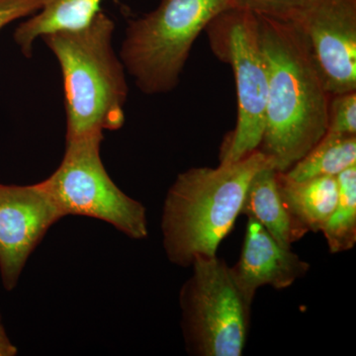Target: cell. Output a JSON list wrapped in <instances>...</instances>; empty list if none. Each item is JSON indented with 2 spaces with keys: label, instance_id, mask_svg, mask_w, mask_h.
<instances>
[{
  "label": "cell",
  "instance_id": "3957f363",
  "mask_svg": "<svg viewBox=\"0 0 356 356\" xmlns=\"http://www.w3.org/2000/svg\"><path fill=\"white\" fill-rule=\"evenodd\" d=\"M114 21L100 10L89 24L43 35L64 83L65 140L120 130L129 88L125 65L115 53Z\"/></svg>",
  "mask_w": 356,
  "mask_h": 356
},
{
  "label": "cell",
  "instance_id": "7a4b0ae2",
  "mask_svg": "<svg viewBox=\"0 0 356 356\" xmlns=\"http://www.w3.org/2000/svg\"><path fill=\"white\" fill-rule=\"evenodd\" d=\"M273 159L257 149L235 163L192 168L170 186L161 217L163 247L172 264L191 266L197 257H214L242 214L250 182Z\"/></svg>",
  "mask_w": 356,
  "mask_h": 356
},
{
  "label": "cell",
  "instance_id": "52a82bcc",
  "mask_svg": "<svg viewBox=\"0 0 356 356\" xmlns=\"http://www.w3.org/2000/svg\"><path fill=\"white\" fill-rule=\"evenodd\" d=\"M103 139L99 134L65 140L62 163L40 184L63 216L95 218L143 240L149 234L146 208L110 177L100 156Z\"/></svg>",
  "mask_w": 356,
  "mask_h": 356
},
{
  "label": "cell",
  "instance_id": "8fae6325",
  "mask_svg": "<svg viewBox=\"0 0 356 356\" xmlns=\"http://www.w3.org/2000/svg\"><path fill=\"white\" fill-rule=\"evenodd\" d=\"M277 172L267 168L257 173L248 187L242 214L254 218L281 245L291 248L308 233L283 200Z\"/></svg>",
  "mask_w": 356,
  "mask_h": 356
},
{
  "label": "cell",
  "instance_id": "5bb4252c",
  "mask_svg": "<svg viewBox=\"0 0 356 356\" xmlns=\"http://www.w3.org/2000/svg\"><path fill=\"white\" fill-rule=\"evenodd\" d=\"M356 165V136L325 134L313 149L290 170L283 172L295 181L334 177Z\"/></svg>",
  "mask_w": 356,
  "mask_h": 356
},
{
  "label": "cell",
  "instance_id": "8992f818",
  "mask_svg": "<svg viewBox=\"0 0 356 356\" xmlns=\"http://www.w3.org/2000/svg\"><path fill=\"white\" fill-rule=\"evenodd\" d=\"M180 290L185 346L194 356L243 355L254 298L222 259L197 257Z\"/></svg>",
  "mask_w": 356,
  "mask_h": 356
},
{
  "label": "cell",
  "instance_id": "4fadbf2b",
  "mask_svg": "<svg viewBox=\"0 0 356 356\" xmlns=\"http://www.w3.org/2000/svg\"><path fill=\"white\" fill-rule=\"evenodd\" d=\"M283 200L294 217L309 232L322 231L339 198L337 177H322L295 181L277 172Z\"/></svg>",
  "mask_w": 356,
  "mask_h": 356
},
{
  "label": "cell",
  "instance_id": "ba28073f",
  "mask_svg": "<svg viewBox=\"0 0 356 356\" xmlns=\"http://www.w3.org/2000/svg\"><path fill=\"white\" fill-rule=\"evenodd\" d=\"M331 95L356 91V0H316L293 18Z\"/></svg>",
  "mask_w": 356,
  "mask_h": 356
},
{
  "label": "cell",
  "instance_id": "9a60e30c",
  "mask_svg": "<svg viewBox=\"0 0 356 356\" xmlns=\"http://www.w3.org/2000/svg\"><path fill=\"white\" fill-rule=\"evenodd\" d=\"M339 198L322 231L330 252L353 250L356 243V165L337 177Z\"/></svg>",
  "mask_w": 356,
  "mask_h": 356
},
{
  "label": "cell",
  "instance_id": "e0dca14e",
  "mask_svg": "<svg viewBox=\"0 0 356 356\" xmlns=\"http://www.w3.org/2000/svg\"><path fill=\"white\" fill-rule=\"evenodd\" d=\"M316 0H236V7L257 15L276 19L292 20Z\"/></svg>",
  "mask_w": 356,
  "mask_h": 356
},
{
  "label": "cell",
  "instance_id": "6da1fadb",
  "mask_svg": "<svg viewBox=\"0 0 356 356\" xmlns=\"http://www.w3.org/2000/svg\"><path fill=\"white\" fill-rule=\"evenodd\" d=\"M259 16L267 65L266 126L259 149L285 172L327 133L331 93L291 21Z\"/></svg>",
  "mask_w": 356,
  "mask_h": 356
},
{
  "label": "cell",
  "instance_id": "9c48e42d",
  "mask_svg": "<svg viewBox=\"0 0 356 356\" xmlns=\"http://www.w3.org/2000/svg\"><path fill=\"white\" fill-rule=\"evenodd\" d=\"M62 218L41 184H0V275L6 290L15 288L30 255Z\"/></svg>",
  "mask_w": 356,
  "mask_h": 356
},
{
  "label": "cell",
  "instance_id": "ac0fdd59",
  "mask_svg": "<svg viewBox=\"0 0 356 356\" xmlns=\"http://www.w3.org/2000/svg\"><path fill=\"white\" fill-rule=\"evenodd\" d=\"M46 0H0V30L20 18L38 13Z\"/></svg>",
  "mask_w": 356,
  "mask_h": 356
},
{
  "label": "cell",
  "instance_id": "d6986e66",
  "mask_svg": "<svg viewBox=\"0 0 356 356\" xmlns=\"http://www.w3.org/2000/svg\"><path fill=\"white\" fill-rule=\"evenodd\" d=\"M17 348L9 339L6 329L2 324L1 314H0V356H13L17 355Z\"/></svg>",
  "mask_w": 356,
  "mask_h": 356
},
{
  "label": "cell",
  "instance_id": "30bf717a",
  "mask_svg": "<svg viewBox=\"0 0 356 356\" xmlns=\"http://www.w3.org/2000/svg\"><path fill=\"white\" fill-rule=\"evenodd\" d=\"M240 286L254 299L264 285L282 290L304 277L308 262L276 241L254 218L248 216L247 229L240 259L231 266Z\"/></svg>",
  "mask_w": 356,
  "mask_h": 356
},
{
  "label": "cell",
  "instance_id": "2e32d148",
  "mask_svg": "<svg viewBox=\"0 0 356 356\" xmlns=\"http://www.w3.org/2000/svg\"><path fill=\"white\" fill-rule=\"evenodd\" d=\"M325 134L356 136V91L332 95Z\"/></svg>",
  "mask_w": 356,
  "mask_h": 356
},
{
  "label": "cell",
  "instance_id": "5b68a950",
  "mask_svg": "<svg viewBox=\"0 0 356 356\" xmlns=\"http://www.w3.org/2000/svg\"><path fill=\"white\" fill-rule=\"evenodd\" d=\"M211 51L229 65L235 77L238 114L222 143L220 163H235L259 149L266 126L267 65L257 14L233 7L204 30Z\"/></svg>",
  "mask_w": 356,
  "mask_h": 356
},
{
  "label": "cell",
  "instance_id": "277c9868",
  "mask_svg": "<svg viewBox=\"0 0 356 356\" xmlns=\"http://www.w3.org/2000/svg\"><path fill=\"white\" fill-rule=\"evenodd\" d=\"M236 0H161L151 13L129 21L120 58L147 95L172 91L194 43L211 21Z\"/></svg>",
  "mask_w": 356,
  "mask_h": 356
},
{
  "label": "cell",
  "instance_id": "7c38bea8",
  "mask_svg": "<svg viewBox=\"0 0 356 356\" xmlns=\"http://www.w3.org/2000/svg\"><path fill=\"white\" fill-rule=\"evenodd\" d=\"M103 0H46L38 13L21 23L14 40L26 58H31L37 39L49 33L76 30L89 24L102 10Z\"/></svg>",
  "mask_w": 356,
  "mask_h": 356
}]
</instances>
